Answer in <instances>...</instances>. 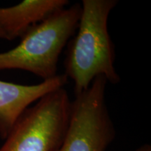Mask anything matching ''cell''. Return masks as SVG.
Listing matches in <instances>:
<instances>
[{"label":"cell","mask_w":151,"mask_h":151,"mask_svg":"<svg viewBox=\"0 0 151 151\" xmlns=\"http://www.w3.org/2000/svg\"><path fill=\"white\" fill-rule=\"evenodd\" d=\"M116 0H83L78 28L69 41L64 62L65 73L73 82L74 94L89 88L103 76L117 84L120 77L115 68V48L108 30V20Z\"/></svg>","instance_id":"1"},{"label":"cell","mask_w":151,"mask_h":151,"mask_svg":"<svg viewBox=\"0 0 151 151\" xmlns=\"http://www.w3.org/2000/svg\"><path fill=\"white\" fill-rule=\"evenodd\" d=\"M81 12V4H75L28 29L18 46L0 52V71H28L43 81L55 77L60 56L76 32Z\"/></svg>","instance_id":"2"},{"label":"cell","mask_w":151,"mask_h":151,"mask_svg":"<svg viewBox=\"0 0 151 151\" xmlns=\"http://www.w3.org/2000/svg\"><path fill=\"white\" fill-rule=\"evenodd\" d=\"M71 102L65 88L41 97L18 118L0 151L55 150L67 131Z\"/></svg>","instance_id":"3"},{"label":"cell","mask_w":151,"mask_h":151,"mask_svg":"<svg viewBox=\"0 0 151 151\" xmlns=\"http://www.w3.org/2000/svg\"><path fill=\"white\" fill-rule=\"evenodd\" d=\"M107 83L104 77L98 76L75 96L65 137L55 151L107 150L116 136L106 101Z\"/></svg>","instance_id":"4"},{"label":"cell","mask_w":151,"mask_h":151,"mask_svg":"<svg viewBox=\"0 0 151 151\" xmlns=\"http://www.w3.org/2000/svg\"><path fill=\"white\" fill-rule=\"evenodd\" d=\"M69 78L65 73L36 85H20L0 81V137L5 139L24 111L32 104L60 88Z\"/></svg>","instance_id":"5"},{"label":"cell","mask_w":151,"mask_h":151,"mask_svg":"<svg viewBox=\"0 0 151 151\" xmlns=\"http://www.w3.org/2000/svg\"><path fill=\"white\" fill-rule=\"evenodd\" d=\"M69 4L67 0H24L0 8V30L9 41L20 38L28 29Z\"/></svg>","instance_id":"6"},{"label":"cell","mask_w":151,"mask_h":151,"mask_svg":"<svg viewBox=\"0 0 151 151\" xmlns=\"http://www.w3.org/2000/svg\"><path fill=\"white\" fill-rule=\"evenodd\" d=\"M135 151H151V147L150 145L148 144H144L143 146H141L137 148Z\"/></svg>","instance_id":"7"},{"label":"cell","mask_w":151,"mask_h":151,"mask_svg":"<svg viewBox=\"0 0 151 151\" xmlns=\"http://www.w3.org/2000/svg\"><path fill=\"white\" fill-rule=\"evenodd\" d=\"M0 39H5V37H4V34L2 33V32L0 30Z\"/></svg>","instance_id":"8"}]
</instances>
